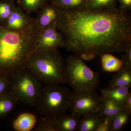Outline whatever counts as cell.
<instances>
[{"instance_id":"484cf974","label":"cell","mask_w":131,"mask_h":131,"mask_svg":"<svg viewBox=\"0 0 131 131\" xmlns=\"http://www.w3.org/2000/svg\"><path fill=\"white\" fill-rule=\"evenodd\" d=\"M110 118L103 117L95 131H110Z\"/></svg>"},{"instance_id":"6da1fadb","label":"cell","mask_w":131,"mask_h":131,"mask_svg":"<svg viewBox=\"0 0 131 131\" xmlns=\"http://www.w3.org/2000/svg\"><path fill=\"white\" fill-rule=\"evenodd\" d=\"M57 28L64 48L80 57L125 52L131 44V16L115 7L91 10L58 8Z\"/></svg>"},{"instance_id":"83f0119b","label":"cell","mask_w":131,"mask_h":131,"mask_svg":"<svg viewBox=\"0 0 131 131\" xmlns=\"http://www.w3.org/2000/svg\"><path fill=\"white\" fill-rule=\"evenodd\" d=\"M119 3V8L122 11L129 12L131 10V0H118Z\"/></svg>"},{"instance_id":"d4e9b609","label":"cell","mask_w":131,"mask_h":131,"mask_svg":"<svg viewBox=\"0 0 131 131\" xmlns=\"http://www.w3.org/2000/svg\"><path fill=\"white\" fill-rule=\"evenodd\" d=\"M124 52L125 54L122 56L121 59L124 64L123 67L131 68V44Z\"/></svg>"},{"instance_id":"4316f807","label":"cell","mask_w":131,"mask_h":131,"mask_svg":"<svg viewBox=\"0 0 131 131\" xmlns=\"http://www.w3.org/2000/svg\"><path fill=\"white\" fill-rule=\"evenodd\" d=\"M10 80L0 77V95L8 91Z\"/></svg>"},{"instance_id":"44dd1931","label":"cell","mask_w":131,"mask_h":131,"mask_svg":"<svg viewBox=\"0 0 131 131\" xmlns=\"http://www.w3.org/2000/svg\"><path fill=\"white\" fill-rule=\"evenodd\" d=\"M87 0H50V3L60 9L73 10L84 8Z\"/></svg>"},{"instance_id":"ba28073f","label":"cell","mask_w":131,"mask_h":131,"mask_svg":"<svg viewBox=\"0 0 131 131\" xmlns=\"http://www.w3.org/2000/svg\"><path fill=\"white\" fill-rule=\"evenodd\" d=\"M65 41L62 34L57 28V21L38 35L35 49L38 50L64 48Z\"/></svg>"},{"instance_id":"30bf717a","label":"cell","mask_w":131,"mask_h":131,"mask_svg":"<svg viewBox=\"0 0 131 131\" xmlns=\"http://www.w3.org/2000/svg\"><path fill=\"white\" fill-rule=\"evenodd\" d=\"M58 10V8L48 3L38 11L37 16L35 19L38 35L57 21Z\"/></svg>"},{"instance_id":"ac0fdd59","label":"cell","mask_w":131,"mask_h":131,"mask_svg":"<svg viewBox=\"0 0 131 131\" xmlns=\"http://www.w3.org/2000/svg\"><path fill=\"white\" fill-rule=\"evenodd\" d=\"M124 110H125V107L124 104L112 100L103 99L100 113L103 117L111 118Z\"/></svg>"},{"instance_id":"4fadbf2b","label":"cell","mask_w":131,"mask_h":131,"mask_svg":"<svg viewBox=\"0 0 131 131\" xmlns=\"http://www.w3.org/2000/svg\"><path fill=\"white\" fill-rule=\"evenodd\" d=\"M19 101L13 92L8 91L0 95V119L8 116L15 107Z\"/></svg>"},{"instance_id":"e0dca14e","label":"cell","mask_w":131,"mask_h":131,"mask_svg":"<svg viewBox=\"0 0 131 131\" xmlns=\"http://www.w3.org/2000/svg\"><path fill=\"white\" fill-rule=\"evenodd\" d=\"M101 56L102 69L106 72H117L124 67L122 60L110 53H104Z\"/></svg>"},{"instance_id":"f546056e","label":"cell","mask_w":131,"mask_h":131,"mask_svg":"<svg viewBox=\"0 0 131 131\" xmlns=\"http://www.w3.org/2000/svg\"><path fill=\"white\" fill-rule=\"evenodd\" d=\"M0 1H15V0H0Z\"/></svg>"},{"instance_id":"3957f363","label":"cell","mask_w":131,"mask_h":131,"mask_svg":"<svg viewBox=\"0 0 131 131\" xmlns=\"http://www.w3.org/2000/svg\"><path fill=\"white\" fill-rule=\"evenodd\" d=\"M26 69L45 84L67 83L65 62L58 48L35 49L28 58Z\"/></svg>"},{"instance_id":"d6986e66","label":"cell","mask_w":131,"mask_h":131,"mask_svg":"<svg viewBox=\"0 0 131 131\" xmlns=\"http://www.w3.org/2000/svg\"><path fill=\"white\" fill-rule=\"evenodd\" d=\"M131 112L124 110L110 118V131L122 130L130 121Z\"/></svg>"},{"instance_id":"9a60e30c","label":"cell","mask_w":131,"mask_h":131,"mask_svg":"<svg viewBox=\"0 0 131 131\" xmlns=\"http://www.w3.org/2000/svg\"><path fill=\"white\" fill-rule=\"evenodd\" d=\"M131 86V68L123 67L113 76L107 88Z\"/></svg>"},{"instance_id":"7c38bea8","label":"cell","mask_w":131,"mask_h":131,"mask_svg":"<svg viewBox=\"0 0 131 131\" xmlns=\"http://www.w3.org/2000/svg\"><path fill=\"white\" fill-rule=\"evenodd\" d=\"M130 87L122 86L101 88L100 90L103 99H108L124 104L130 92Z\"/></svg>"},{"instance_id":"8992f818","label":"cell","mask_w":131,"mask_h":131,"mask_svg":"<svg viewBox=\"0 0 131 131\" xmlns=\"http://www.w3.org/2000/svg\"><path fill=\"white\" fill-rule=\"evenodd\" d=\"M70 91L59 84H45L43 86L38 109L45 117H54L64 113L69 109Z\"/></svg>"},{"instance_id":"603a6c76","label":"cell","mask_w":131,"mask_h":131,"mask_svg":"<svg viewBox=\"0 0 131 131\" xmlns=\"http://www.w3.org/2000/svg\"><path fill=\"white\" fill-rule=\"evenodd\" d=\"M14 1H0V22L4 25L16 7Z\"/></svg>"},{"instance_id":"277c9868","label":"cell","mask_w":131,"mask_h":131,"mask_svg":"<svg viewBox=\"0 0 131 131\" xmlns=\"http://www.w3.org/2000/svg\"><path fill=\"white\" fill-rule=\"evenodd\" d=\"M67 83L76 90L96 89L100 82L99 73L91 69L77 55L69 56L65 62Z\"/></svg>"},{"instance_id":"52a82bcc","label":"cell","mask_w":131,"mask_h":131,"mask_svg":"<svg viewBox=\"0 0 131 131\" xmlns=\"http://www.w3.org/2000/svg\"><path fill=\"white\" fill-rule=\"evenodd\" d=\"M103 99L95 89L70 91L69 109L71 114L81 118L100 113Z\"/></svg>"},{"instance_id":"7402d4cb","label":"cell","mask_w":131,"mask_h":131,"mask_svg":"<svg viewBox=\"0 0 131 131\" xmlns=\"http://www.w3.org/2000/svg\"><path fill=\"white\" fill-rule=\"evenodd\" d=\"M116 0H87L84 8L91 10L116 7Z\"/></svg>"},{"instance_id":"7a4b0ae2","label":"cell","mask_w":131,"mask_h":131,"mask_svg":"<svg viewBox=\"0 0 131 131\" xmlns=\"http://www.w3.org/2000/svg\"><path fill=\"white\" fill-rule=\"evenodd\" d=\"M37 36L35 21L16 31L8 30L0 22V77L10 80L26 68Z\"/></svg>"},{"instance_id":"f1b7e54d","label":"cell","mask_w":131,"mask_h":131,"mask_svg":"<svg viewBox=\"0 0 131 131\" xmlns=\"http://www.w3.org/2000/svg\"><path fill=\"white\" fill-rule=\"evenodd\" d=\"M125 109L131 112V94L129 93L124 103Z\"/></svg>"},{"instance_id":"2e32d148","label":"cell","mask_w":131,"mask_h":131,"mask_svg":"<svg viewBox=\"0 0 131 131\" xmlns=\"http://www.w3.org/2000/svg\"><path fill=\"white\" fill-rule=\"evenodd\" d=\"M100 113L89 115L80 118L78 131H95L103 119Z\"/></svg>"},{"instance_id":"8fae6325","label":"cell","mask_w":131,"mask_h":131,"mask_svg":"<svg viewBox=\"0 0 131 131\" xmlns=\"http://www.w3.org/2000/svg\"><path fill=\"white\" fill-rule=\"evenodd\" d=\"M80 119L72 114L59 115L55 117L57 131H77Z\"/></svg>"},{"instance_id":"5b68a950","label":"cell","mask_w":131,"mask_h":131,"mask_svg":"<svg viewBox=\"0 0 131 131\" xmlns=\"http://www.w3.org/2000/svg\"><path fill=\"white\" fill-rule=\"evenodd\" d=\"M42 87V83L26 68L10 80L8 90L16 95L19 101L30 106L37 107Z\"/></svg>"},{"instance_id":"5bb4252c","label":"cell","mask_w":131,"mask_h":131,"mask_svg":"<svg viewBox=\"0 0 131 131\" xmlns=\"http://www.w3.org/2000/svg\"><path fill=\"white\" fill-rule=\"evenodd\" d=\"M37 120L34 115L30 113H22L13 123V127L16 131H30L34 128Z\"/></svg>"},{"instance_id":"cb8c5ba5","label":"cell","mask_w":131,"mask_h":131,"mask_svg":"<svg viewBox=\"0 0 131 131\" xmlns=\"http://www.w3.org/2000/svg\"><path fill=\"white\" fill-rule=\"evenodd\" d=\"M55 117H45L41 119L40 123L34 130L35 131H57Z\"/></svg>"},{"instance_id":"ffe728a7","label":"cell","mask_w":131,"mask_h":131,"mask_svg":"<svg viewBox=\"0 0 131 131\" xmlns=\"http://www.w3.org/2000/svg\"><path fill=\"white\" fill-rule=\"evenodd\" d=\"M49 2L50 0H18V1L19 6L28 15L38 12Z\"/></svg>"},{"instance_id":"9c48e42d","label":"cell","mask_w":131,"mask_h":131,"mask_svg":"<svg viewBox=\"0 0 131 131\" xmlns=\"http://www.w3.org/2000/svg\"><path fill=\"white\" fill-rule=\"evenodd\" d=\"M34 21L35 19L30 17L18 6H16L6 23L3 25L8 30L16 31L26 28Z\"/></svg>"}]
</instances>
